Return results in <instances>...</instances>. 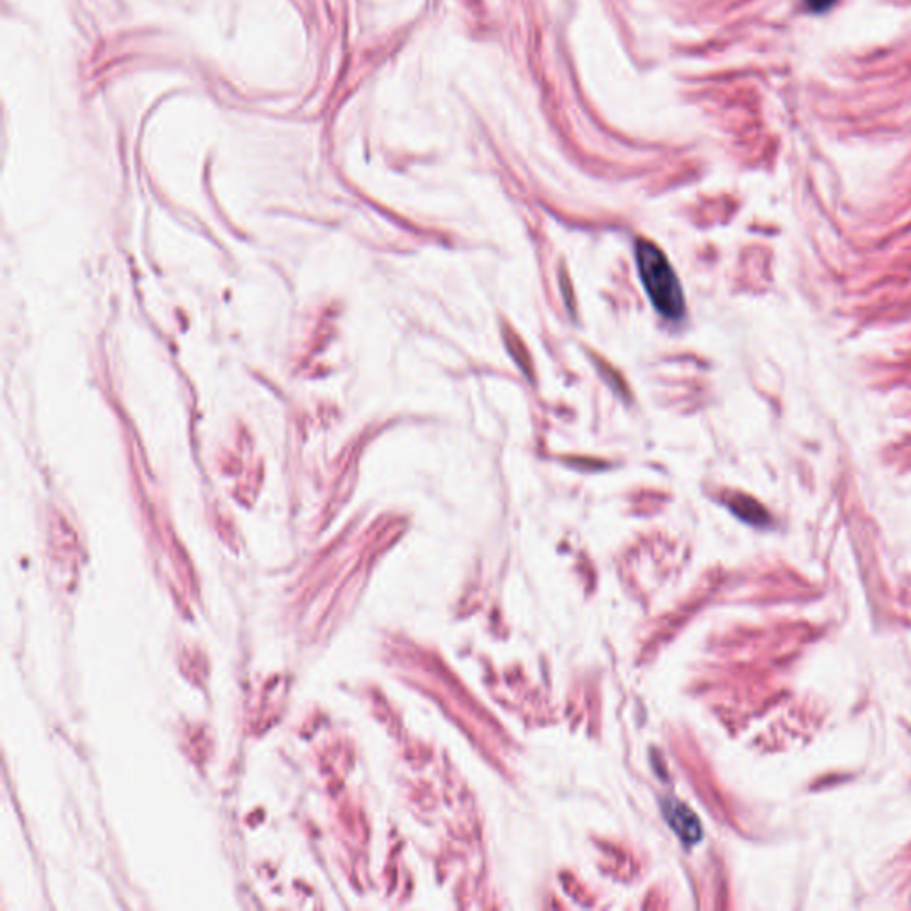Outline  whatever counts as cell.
<instances>
[{
    "label": "cell",
    "mask_w": 911,
    "mask_h": 911,
    "mask_svg": "<svg viewBox=\"0 0 911 911\" xmlns=\"http://www.w3.org/2000/svg\"><path fill=\"white\" fill-rule=\"evenodd\" d=\"M635 260H637V269H640L646 294L657 312L668 319H680L685 312L682 286L665 253L660 252L654 243L637 239Z\"/></svg>",
    "instance_id": "1"
},
{
    "label": "cell",
    "mask_w": 911,
    "mask_h": 911,
    "mask_svg": "<svg viewBox=\"0 0 911 911\" xmlns=\"http://www.w3.org/2000/svg\"><path fill=\"white\" fill-rule=\"evenodd\" d=\"M663 810H665V817L668 821L669 828L679 835V839L683 843L693 846V843H699L702 840V824H700V819L693 810L677 800L665 801L663 803Z\"/></svg>",
    "instance_id": "2"
},
{
    "label": "cell",
    "mask_w": 911,
    "mask_h": 911,
    "mask_svg": "<svg viewBox=\"0 0 911 911\" xmlns=\"http://www.w3.org/2000/svg\"><path fill=\"white\" fill-rule=\"evenodd\" d=\"M728 506L739 519L744 520L748 524L764 525L769 520L764 508L750 497H744V495H733L732 499L728 500Z\"/></svg>",
    "instance_id": "3"
},
{
    "label": "cell",
    "mask_w": 911,
    "mask_h": 911,
    "mask_svg": "<svg viewBox=\"0 0 911 911\" xmlns=\"http://www.w3.org/2000/svg\"><path fill=\"white\" fill-rule=\"evenodd\" d=\"M505 342L506 345H508L511 356L517 360L519 367L522 368L525 376L533 381V368H531V360H529L527 351H525L524 344L520 342L519 337H517L513 331L509 330V328H505Z\"/></svg>",
    "instance_id": "4"
},
{
    "label": "cell",
    "mask_w": 911,
    "mask_h": 911,
    "mask_svg": "<svg viewBox=\"0 0 911 911\" xmlns=\"http://www.w3.org/2000/svg\"><path fill=\"white\" fill-rule=\"evenodd\" d=\"M598 368H600V373L604 374V379L607 378V381L611 384V387L615 388L616 393H620L623 398H629V390H627L625 384L621 381L620 376L618 374L612 373L611 367L609 365L604 364V362H598Z\"/></svg>",
    "instance_id": "5"
},
{
    "label": "cell",
    "mask_w": 911,
    "mask_h": 911,
    "mask_svg": "<svg viewBox=\"0 0 911 911\" xmlns=\"http://www.w3.org/2000/svg\"><path fill=\"white\" fill-rule=\"evenodd\" d=\"M806 4H809L810 10H814L815 13H823V11H828L829 8L835 4V0H806Z\"/></svg>",
    "instance_id": "6"
}]
</instances>
